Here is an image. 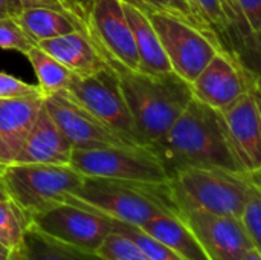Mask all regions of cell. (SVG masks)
I'll return each instance as SVG.
<instances>
[{"mask_svg": "<svg viewBox=\"0 0 261 260\" xmlns=\"http://www.w3.org/2000/svg\"><path fill=\"white\" fill-rule=\"evenodd\" d=\"M0 260H17V251L0 242Z\"/></svg>", "mask_w": 261, "mask_h": 260, "instance_id": "cell-35", "label": "cell"}, {"mask_svg": "<svg viewBox=\"0 0 261 260\" xmlns=\"http://www.w3.org/2000/svg\"><path fill=\"white\" fill-rule=\"evenodd\" d=\"M190 2H191V3H193V6L196 8V11L199 12V8H197V5H196V2H194V0H190ZM199 15H200V12H199ZM200 17H202V15H200ZM202 18H203V17H202ZM203 20H205V18H203Z\"/></svg>", "mask_w": 261, "mask_h": 260, "instance_id": "cell-38", "label": "cell"}, {"mask_svg": "<svg viewBox=\"0 0 261 260\" xmlns=\"http://www.w3.org/2000/svg\"><path fill=\"white\" fill-rule=\"evenodd\" d=\"M139 228L173 250L182 259L211 260L197 238L177 213H161Z\"/></svg>", "mask_w": 261, "mask_h": 260, "instance_id": "cell-19", "label": "cell"}, {"mask_svg": "<svg viewBox=\"0 0 261 260\" xmlns=\"http://www.w3.org/2000/svg\"><path fill=\"white\" fill-rule=\"evenodd\" d=\"M194 2L199 8L200 15L205 18V21L208 23V26L217 37L223 52L240 60L239 52H237V43H236L234 34L231 31V26L228 23V18L223 12L222 2L220 0H194Z\"/></svg>", "mask_w": 261, "mask_h": 260, "instance_id": "cell-23", "label": "cell"}, {"mask_svg": "<svg viewBox=\"0 0 261 260\" xmlns=\"http://www.w3.org/2000/svg\"><path fill=\"white\" fill-rule=\"evenodd\" d=\"M255 187H261L260 175L225 169H185L168 181L170 198L179 215L203 211L239 218Z\"/></svg>", "mask_w": 261, "mask_h": 260, "instance_id": "cell-4", "label": "cell"}, {"mask_svg": "<svg viewBox=\"0 0 261 260\" xmlns=\"http://www.w3.org/2000/svg\"><path fill=\"white\" fill-rule=\"evenodd\" d=\"M124 3H128L138 9H141L142 12L148 14H154V12H162V14H170V15H176L179 18L184 20V17L168 3V0H121Z\"/></svg>", "mask_w": 261, "mask_h": 260, "instance_id": "cell-32", "label": "cell"}, {"mask_svg": "<svg viewBox=\"0 0 261 260\" xmlns=\"http://www.w3.org/2000/svg\"><path fill=\"white\" fill-rule=\"evenodd\" d=\"M130 146H142L112 67L90 77L73 75L61 92Z\"/></svg>", "mask_w": 261, "mask_h": 260, "instance_id": "cell-8", "label": "cell"}, {"mask_svg": "<svg viewBox=\"0 0 261 260\" xmlns=\"http://www.w3.org/2000/svg\"><path fill=\"white\" fill-rule=\"evenodd\" d=\"M87 34L95 46L132 70H139V58L121 0H90L86 12Z\"/></svg>", "mask_w": 261, "mask_h": 260, "instance_id": "cell-11", "label": "cell"}, {"mask_svg": "<svg viewBox=\"0 0 261 260\" xmlns=\"http://www.w3.org/2000/svg\"><path fill=\"white\" fill-rule=\"evenodd\" d=\"M239 221L251 239L252 245L260 248V233H261V187H255L249 198L246 199L243 210L239 216Z\"/></svg>", "mask_w": 261, "mask_h": 260, "instance_id": "cell-27", "label": "cell"}, {"mask_svg": "<svg viewBox=\"0 0 261 260\" xmlns=\"http://www.w3.org/2000/svg\"><path fill=\"white\" fill-rule=\"evenodd\" d=\"M28 221L23 213L11 202L0 201V242L14 251L23 244Z\"/></svg>", "mask_w": 261, "mask_h": 260, "instance_id": "cell-24", "label": "cell"}, {"mask_svg": "<svg viewBox=\"0 0 261 260\" xmlns=\"http://www.w3.org/2000/svg\"><path fill=\"white\" fill-rule=\"evenodd\" d=\"M14 2H15L17 8H18L20 11L24 9V8H47V9L58 11V12H61V14L70 17L72 20H75V21H76L78 25H81L84 29H87L86 25L73 14V11L66 5L63 0H14Z\"/></svg>", "mask_w": 261, "mask_h": 260, "instance_id": "cell-31", "label": "cell"}, {"mask_svg": "<svg viewBox=\"0 0 261 260\" xmlns=\"http://www.w3.org/2000/svg\"><path fill=\"white\" fill-rule=\"evenodd\" d=\"M124 12L128 20L138 58H139V72L144 74H165L171 72V64L167 58L164 46L145 12L141 9L124 3Z\"/></svg>", "mask_w": 261, "mask_h": 260, "instance_id": "cell-18", "label": "cell"}, {"mask_svg": "<svg viewBox=\"0 0 261 260\" xmlns=\"http://www.w3.org/2000/svg\"><path fill=\"white\" fill-rule=\"evenodd\" d=\"M17 260H101V257L63 247L26 228L23 244L17 251Z\"/></svg>", "mask_w": 261, "mask_h": 260, "instance_id": "cell-22", "label": "cell"}, {"mask_svg": "<svg viewBox=\"0 0 261 260\" xmlns=\"http://www.w3.org/2000/svg\"><path fill=\"white\" fill-rule=\"evenodd\" d=\"M43 104V93L0 100V167L15 161Z\"/></svg>", "mask_w": 261, "mask_h": 260, "instance_id": "cell-15", "label": "cell"}, {"mask_svg": "<svg viewBox=\"0 0 261 260\" xmlns=\"http://www.w3.org/2000/svg\"><path fill=\"white\" fill-rule=\"evenodd\" d=\"M38 93H41V90L37 84L24 83L23 80L0 70V100L21 98Z\"/></svg>", "mask_w": 261, "mask_h": 260, "instance_id": "cell-29", "label": "cell"}, {"mask_svg": "<svg viewBox=\"0 0 261 260\" xmlns=\"http://www.w3.org/2000/svg\"><path fill=\"white\" fill-rule=\"evenodd\" d=\"M168 3H170V5L184 17L185 21H188L190 25L199 28L200 31L206 32L208 35H211L213 38L217 40V37H216L214 32L211 31V28L208 26V23L199 15V12L196 11V8L193 6V3H191L190 0H168ZM217 41H219V40H217ZM219 44H220V43H219ZM220 48H222V46H220ZM222 51H223V49H222Z\"/></svg>", "mask_w": 261, "mask_h": 260, "instance_id": "cell-30", "label": "cell"}, {"mask_svg": "<svg viewBox=\"0 0 261 260\" xmlns=\"http://www.w3.org/2000/svg\"><path fill=\"white\" fill-rule=\"evenodd\" d=\"M260 92H248L222 110L226 133L240 169L249 175L261 172Z\"/></svg>", "mask_w": 261, "mask_h": 260, "instance_id": "cell-12", "label": "cell"}, {"mask_svg": "<svg viewBox=\"0 0 261 260\" xmlns=\"http://www.w3.org/2000/svg\"><path fill=\"white\" fill-rule=\"evenodd\" d=\"M20 12L14 0H0V17H15Z\"/></svg>", "mask_w": 261, "mask_h": 260, "instance_id": "cell-34", "label": "cell"}, {"mask_svg": "<svg viewBox=\"0 0 261 260\" xmlns=\"http://www.w3.org/2000/svg\"><path fill=\"white\" fill-rule=\"evenodd\" d=\"M179 216L211 260H240L246 251L254 248L239 218L203 211L180 213Z\"/></svg>", "mask_w": 261, "mask_h": 260, "instance_id": "cell-13", "label": "cell"}, {"mask_svg": "<svg viewBox=\"0 0 261 260\" xmlns=\"http://www.w3.org/2000/svg\"><path fill=\"white\" fill-rule=\"evenodd\" d=\"M148 18L164 46L173 72L188 83L222 51L216 38L176 15L154 12L148 14Z\"/></svg>", "mask_w": 261, "mask_h": 260, "instance_id": "cell-9", "label": "cell"}, {"mask_svg": "<svg viewBox=\"0 0 261 260\" xmlns=\"http://www.w3.org/2000/svg\"><path fill=\"white\" fill-rule=\"evenodd\" d=\"M14 18L35 46L43 40L55 38L73 31L87 34V29L70 17L47 8H24Z\"/></svg>", "mask_w": 261, "mask_h": 260, "instance_id": "cell-20", "label": "cell"}, {"mask_svg": "<svg viewBox=\"0 0 261 260\" xmlns=\"http://www.w3.org/2000/svg\"><path fill=\"white\" fill-rule=\"evenodd\" d=\"M110 221H112L115 231H119L121 234L127 236L130 241H133L151 260H185L179 254H176L173 250H170L168 247H165L164 244H161L159 241H156L154 238L147 234L142 228L128 225V224H122V222H118L113 219H110Z\"/></svg>", "mask_w": 261, "mask_h": 260, "instance_id": "cell-25", "label": "cell"}, {"mask_svg": "<svg viewBox=\"0 0 261 260\" xmlns=\"http://www.w3.org/2000/svg\"><path fill=\"white\" fill-rule=\"evenodd\" d=\"M0 181L9 201L29 221L64 202V198L83 184L84 176L70 166L8 164L0 167Z\"/></svg>", "mask_w": 261, "mask_h": 260, "instance_id": "cell-5", "label": "cell"}, {"mask_svg": "<svg viewBox=\"0 0 261 260\" xmlns=\"http://www.w3.org/2000/svg\"><path fill=\"white\" fill-rule=\"evenodd\" d=\"M44 107L73 149L130 146L61 92L46 95Z\"/></svg>", "mask_w": 261, "mask_h": 260, "instance_id": "cell-14", "label": "cell"}, {"mask_svg": "<svg viewBox=\"0 0 261 260\" xmlns=\"http://www.w3.org/2000/svg\"><path fill=\"white\" fill-rule=\"evenodd\" d=\"M26 58L32 64L38 81L37 86L40 87L43 97L63 92L69 86L73 74L38 46H34L26 54Z\"/></svg>", "mask_w": 261, "mask_h": 260, "instance_id": "cell-21", "label": "cell"}, {"mask_svg": "<svg viewBox=\"0 0 261 260\" xmlns=\"http://www.w3.org/2000/svg\"><path fill=\"white\" fill-rule=\"evenodd\" d=\"M101 260H151L133 241L119 231H112L98 250Z\"/></svg>", "mask_w": 261, "mask_h": 260, "instance_id": "cell-26", "label": "cell"}, {"mask_svg": "<svg viewBox=\"0 0 261 260\" xmlns=\"http://www.w3.org/2000/svg\"><path fill=\"white\" fill-rule=\"evenodd\" d=\"M73 147L55 124L44 104L12 164L69 166Z\"/></svg>", "mask_w": 261, "mask_h": 260, "instance_id": "cell-16", "label": "cell"}, {"mask_svg": "<svg viewBox=\"0 0 261 260\" xmlns=\"http://www.w3.org/2000/svg\"><path fill=\"white\" fill-rule=\"evenodd\" d=\"M37 46L76 77H90L110 67L89 34L81 31L43 40Z\"/></svg>", "mask_w": 261, "mask_h": 260, "instance_id": "cell-17", "label": "cell"}, {"mask_svg": "<svg viewBox=\"0 0 261 260\" xmlns=\"http://www.w3.org/2000/svg\"><path fill=\"white\" fill-rule=\"evenodd\" d=\"M190 86L193 98L219 112L248 92H260L258 74L223 51L210 60Z\"/></svg>", "mask_w": 261, "mask_h": 260, "instance_id": "cell-10", "label": "cell"}, {"mask_svg": "<svg viewBox=\"0 0 261 260\" xmlns=\"http://www.w3.org/2000/svg\"><path fill=\"white\" fill-rule=\"evenodd\" d=\"M26 228L55 244L87 254H98L99 247L113 231L109 218L67 202L32 216Z\"/></svg>", "mask_w": 261, "mask_h": 260, "instance_id": "cell-7", "label": "cell"}, {"mask_svg": "<svg viewBox=\"0 0 261 260\" xmlns=\"http://www.w3.org/2000/svg\"><path fill=\"white\" fill-rule=\"evenodd\" d=\"M69 166L84 178L141 184H167L170 181L162 162L148 146L73 149Z\"/></svg>", "mask_w": 261, "mask_h": 260, "instance_id": "cell-6", "label": "cell"}, {"mask_svg": "<svg viewBox=\"0 0 261 260\" xmlns=\"http://www.w3.org/2000/svg\"><path fill=\"white\" fill-rule=\"evenodd\" d=\"M64 202L109 219L142 227L161 213H177L167 184H141L102 178H84ZM179 215V213H177Z\"/></svg>", "mask_w": 261, "mask_h": 260, "instance_id": "cell-3", "label": "cell"}, {"mask_svg": "<svg viewBox=\"0 0 261 260\" xmlns=\"http://www.w3.org/2000/svg\"><path fill=\"white\" fill-rule=\"evenodd\" d=\"M72 11L73 14L86 25V12H87V6L90 0H63Z\"/></svg>", "mask_w": 261, "mask_h": 260, "instance_id": "cell-33", "label": "cell"}, {"mask_svg": "<svg viewBox=\"0 0 261 260\" xmlns=\"http://www.w3.org/2000/svg\"><path fill=\"white\" fill-rule=\"evenodd\" d=\"M148 147L162 162L168 178L185 169L243 172L232 152L222 113L196 98L165 135Z\"/></svg>", "mask_w": 261, "mask_h": 260, "instance_id": "cell-1", "label": "cell"}, {"mask_svg": "<svg viewBox=\"0 0 261 260\" xmlns=\"http://www.w3.org/2000/svg\"><path fill=\"white\" fill-rule=\"evenodd\" d=\"M99 52L116 75L119 90L132 113L141 144H153L165 135L193 100L190 83L173 70L165 74H144L127 69L102 51Z\"/></svg>", "mask_w": 261, "mask_h": 260, "instance_id": "cell-2", "label": "cell"}, {"mask_svg": "<svg viewBox=\"0 0 261 260\" xmlns=\"http://www.w3.org/2000/svg\"><path fill=\"white\" fill-rule=\"evenodd\" d=\"M34 46L14 17H0V49L17 51L26 55Z\"/></svg>", "mask_w": 261, "mask_h": 260, "instance_id": "cell-28", "label": "cell"}, {"mask_svg": "<svg viewBox=\"0 0 261 260\" xmlns=\"http://www.w3.org/2000/svg\"><path fill=\"white\" fill-rule=\"evenodd\" d=\"M0 201H9V196H8V193H6V190H5L2 181H0Z\"/></svg>", "mask_w": 261, "mask_h": 260, "instance_id": "cell-37", "label": "cell"}, {"mask_svg": "<svg viewBox=\"0 0 261 260\" xmlns=\"http://www.w3.org/2000/svg\"><path fill=\"white\" fill-rule=\"evenodd\" d=\"M240 260H261V250L260 248H251L249 251H246L243 256H242V259Z\"/></svg>", "mask_w": 261, "mask_h": 260, "instance_id": "cell-36", "label": "cell"}]
</instances>
